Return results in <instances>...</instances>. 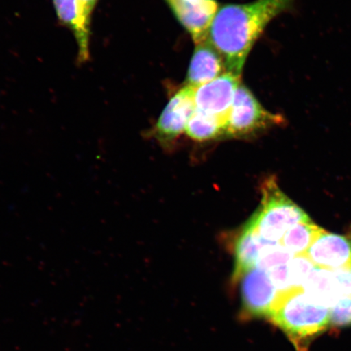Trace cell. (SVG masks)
<instances>
[{
  "instance_id": "9c48e42d",
  "label": "cell",
  "mask_w": 351,
  "mask_h": 351,
  "mask_svg": "<svg viewBox=\"0 0 351 351\" xmlns=\"http://www.w3.org/2000/svg\"><path fill=\"white\" fill-rule=\"evenodd\" d=\"M166 2L195 43L208 38L210 24L218 10L216 0L203 4H194L186 0H166Z\"/></svg>"
},
{
  "instance_id": "7a4b0ae2",
  "label": "cell",
  "mask_w": 351,
  "mask_h": 351,
  "mask_svg": "<svg viewBox=\"0 0 351 351\" xmlns=\"http://www.w3.org/2000/svg\"><path fill=\"white\" fill-rule=\"evenodd\" d=\"M291 341L298 351L331 326L330 307L320 304L302 288L278 293L269 318Z\"/></svg>"
},
{
  "instance_id": "52a82bcc",
  "label": "cell",
  "mask_w": 351,
  "mask_h": 351,
  "mask_svg": "<svg viewBox=\"0 0 351 351\" xmlns=\"http://www.w3.org/2000/svg\"><path fill=\"white\" fill-rule=\"evenodd\" d=\"M195 90L186 85L171 98L152 131L158 141L169 144L186 132L188 121L195 111Z\"/></svg>"
},
{
  "instance_id": "8fae6325",
  "label": "cell",
  "mask_w": 351,
  "mask_h": 351,
  "mask_svg": "<svg viewBox=\"0 0 351 351\" xmlns=\"http://www.w3.org/2000/svg\"><path fill=\"white\" fill-rule=\"evenodd\" d=\"M223 71H226V68L221 56L208 38H205L196 43L194 55L189 66L186 86L196 89L221 76Z\"/></svg>"
},
{
  "instance_id": "e0dca14e",
  "label": "cell",
  "mask_w": 351,
  "mask_h": 351,
  "mask_svg": "<svg viewBox=\"0 0 351 351\" xmlns=\"http://www.w3.org/2000/svg\"><path fill=\"white\" fill-rule=\"evenodd\" d=\"M331 326H351V297H342L330 307Z\"/></svg>"
},
{
  "instance_id": "5b68a950",
  "label": "cell",
  "mask_w": 351,
  "mask_h": 351,
  "mask_svg": "<svg viewBox=\"0 0 351 351\" xmlns=\"http://www.w3.org/2000/svg\"><path fill=\"white\" fill-rule=\"evenodd\" d=\"M278 289L267 271L254 267L241 279V315L245 319L269 318Z\"/></svg>"
},
{
  "instance_id": "3957f363",
  "label": "cell",
  "mask_w": 351,
  "mask_h": 351,
  "mask_svg": "<svg viewBox=\"0 0 351 351\" xmlns=\"http://www.w3.org/2000/svg\"><path fill=\"white\" fill-rule=\"evenodd\" d=\"M262 195L261 207L251 218L263 239L280 243L289 228L311 221L304 210L280 190L274 178L263 184Z\"/></svg>"
},
{
  "instance_id": "8992f818",
  "label": "cell",
  "mask_w": 351,
  "mask_h": 351,
  "mask_svg": "<svg viewBox=\"0 0 351 351\" xmlns=\"http://www.w3.org/2000/svg\"><path fill=\"white\" fill-rule=\"evenodd\" d=\"M240 77L231 73L221 76L195 90V110L197 112L226 122L234 103Z\"/></svg>"
},
{
  "instance_id": "ffe728a7",
  "label": "cell",
  "mask_w": 351,
  "mask_h": 351,
  "mask_svg": "<svg viewBox=\"0 0 351 351\" xmlns=\"http://www.w3.org/2000/svg\"><path fill=\"white\" fill-rule=\"evenodd\" d=\"M186 1L194 4H203L210 1V0H186Z\"/></svg>"
},
{
  "instance_id": "30bf717a",
  "label": "cell",
  "mask_w": 351,
  "mask_h": 351,
  "mask_svg": "<svg viewBox=\"0 0 351 351\" xmlns=\"http://www.w3.org/2000/svg\"><path fill=\"white\" fill-rule=\"evenodd\" d=\"M57 19L75 37L77 44V62L85 64L90 59L91 23L83 13L78 0H52Z\"/></svg>"
},
{
  "instance_id": "ba28073f",
  "label": "cell",
  "mask_w": 351,
  "mask_h": 351,
  "mask_svg": "<svg viewBox=\"0 0 351 351\" xmlns=\"http://www.w3.org/2000/svg\"><path fill=\"white\" fill-rule=\"evenodd\" d=\"M315 267L335 270L351 265V238L324 230L305 254Z\"/></svg>"
},
{
  "instance_id": "2e32d148",
  "label": "cell",
  "mask_w": 351,
  "mask_h": 351,
  "mask_svg": "<svg viewBox=\"0 0 351 351\" xmlns=\"http://www.w3.org/2000/svg\"><path fill=\"white\" fill-rule=\"evenodd\" d=\"M295 256L280 243H276L265 248L262 252L256 267L269 271L274 267L287 265Z\"/></svg>"
},
{
  "instance_id": "7c38bea8",
  "label": "cell",
  "mask_w": 351,
  "mask_h": 351,
  "mask_svg": "<svg viewBox=\"0 0 351 351\" xmlns=\"http://www.w3.org/2000/svg\"><path fill=\"white\" fill-rule=\"evenodd\" d=\"M274 244L276 243L262 238L252 218L250 219L236 241L232 282L234 284L239 282L245 274L256 267L263 250Z\"/></svg>"
},
{
  "instance_id": "d6986e66",
  "label": "cell",
  "mask_w": 351,
  "mask_h": 351,
  "mask_svg": "<svg viewBox=\"0 0 351 351\" xmlns=\"http://www.w3.org/2000/svg\"><path fill=\"white\" fill-rule=\"evenodd\" d=\"M79 5H80L83 13L88 21L92 22V16L99 3V0H78Z\"/></svg>"
},
{
  "instance_id": "4fadbf2b",
  "label": "cell",
  "mask_w": 351,
  "mask_h": 351,
  "mask_svg": "<svg viewBox=\"0 0 351 351\" xmlns=\"http://www.w3.org/2000/svg\"><path fill=\"white\" fill-rule=\"evenodd\" d=\"M304 291L324 305L331 307L339 300L331 270L314 267L302 287Z\"/></svg>"
},
{
  "instance_id": "277c9868",
  "label": "cell",
  "mask_w": 351,
  "mask_h": 351,
  "mask_svg": "<svg viewBox=\"0 0 351 351\" xmlns=\"http://www.w3.org/2000/svg\"><path fill=\"white\" fill-rule=\"evenodd\" d=\"M284 121L282 117L267 111L252 92L241 83L228 117L225 138H252Z\"/></svg>"
},
{
  "instance_id": "6da1fadb",
  "label": "cell",
  "mask_w": 351,
  "mask_h": 351,
  "mask_svg": "<svg viewBox=\"0 0 351 351\" xmlns=\"http://www.w3.org/2000/svg\"><path fill=\"white\" fill-rule=\"evenodd\" d=\"M295 0H256L218 8L208 38L221 56L226 71L241 77L254 43L271 20L292 6Z\"/></svg>"
},
{
  "instance_id": "9a60e30c",
  "label": "cell",
  "mask_w": 351,
  "mask_h": 351,
  "mask_svg": "<svg viewBox=\"0 0 351 351\" xmlns=\"http://www.w3.org/2000/svg\"><path fill=\"white\" fill-rule=\"evenodd\" d=\"M186 133L196 141L204 142L225 137L226 122L195 111L189 120Z\"/></svg>"
},
{
  "instance_id": "5bb4252c",
  "label": "cell",
  "mask_w": 351,
  "mask_h": 351,
  "mask_svg": "<svg viewBox=\"0 0 351 351\" xmlns=\"http://www.w3.org/2000/svg\"><path fill=\"white\" fill-rule=\"evenodd\" d=\"M324 230L311 219L289 228L280 243L295 256H305L311 245Z\"/></svg>"
},
{
  "instance_id": "ac0fdd59",
  "label": "cell",
  "mask_w": 351,
  "mask_h": 351,
  "mask_svg": "<svg viewBox=\"0 0 351 351\" xmlns=\"http://www.w3.org/2000/svg\"><path fill=\"white\" fill-rule=\"evenodd\" d=\"M331 271L337 295L351 297V265Z\"/></svg>"
}]
</instances>
